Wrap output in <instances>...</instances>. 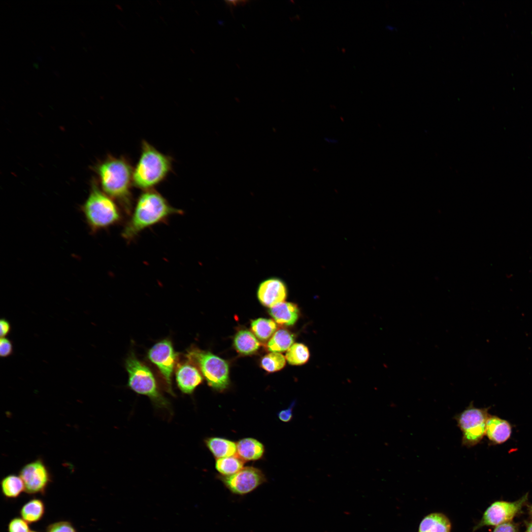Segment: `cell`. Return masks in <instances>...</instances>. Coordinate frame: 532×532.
<instances>
[{
  "instance_id": "obj_1",
  "label": "cell",
  "mask_w": 532,
  "mask_h": 532,
  "mask_svg": "<svg viewBox=\"0 0 532 532\" xmlns=\"http://www.w3.org/2000/svg\"><path fill=\"white\" fill-rule=\"evenodd\" d=\"M182 213V210L173 207L156 190L144 191L138 198L124 227L122 237L130 242L146 229L165 222L173 215Z\"/></svg>"
},
{
  "instance_id": "obj_2",
  "label": "cell",
  "mask_w": 532,
  "mask_h": 532,
  "mask_svg": "<svg viewBox=\"0 0 532 532\" xmlns=\"http://www.w3.org/2000/svg\"><path fill=\"white\" fill-rule=\"evenodd\" d=\"M102 191L116 200L127 214L133 209V169L126 158L109 156L96 166Z\"/></svg>"
},
{
  "instance_id": "obj_3",
  "label": "cell",
  "mask_w": 532,
  "mask_h": 532,
  "mask_svg": "<svg viewBox=\"0 0 532 532\" xmlns=\"http://www.w3.org/2000/svg\"><path fill=\"white\" fill-rule=\"evenodd\" d=\"M172 161L169 156L160 152L146 141H142L140 155L133 169V185L143 191L153 189L169 173Z\"/></svg>"
},
{
  "instance_id": "obj_4",
  "label": "cell",
  "mask_w": 532,
  "mask_h": 532,
  "mask_svg": "<svg viewBox=\"0 0 532 532\" xmlns=\"http://www.w3.org/2000/svg\"><path fill=\"white\" fill-rule=\"evenodd\" d=\"M81 209L93 233L120 223L123 218L115 201L100 189L95 182Z\"/></svg>"
},
{
  "instance_id": "obj_5",
  "label": "cell",
  "mask_w": 532,
  "mask_h": 532,
  "mask_svg": "<svg viewBox=\"0 0 532 532\" xmlns=\"http://www.w3.org/2000/svg\"><path fill=\"white\" fill-rule=\"evenodd\" d=\"M128 387L135 393L148 397L158 408L169 409V401L161 393L151 370L132 352L126 358Z\"/></svg>"
},
{
  "instance_id": "obj_6",
  "label": "cell",
  "mask_w": 532,
  "mask_h": 532,
  "mask_svg": "<svg viewBox=\"0 0 532 532\" xmlns=\"http://www.w3.org/2000/svg\"><path fill=\"white\" fill-rule=\"evenodd\" d=\"M186 357L200 369L208 385L223 391L229 385V369L227 362L209 351L194 348L188 351Z\"/></svg>"
},
{
  "instance_id": "obj_7",
  "label": "cell",
  "mask_w": 532,
  "mask_h": 532,
  "mask_svg": "<svg viewBox=\"0 0 532 532\" xmlns=\"http://www.w3.org/2000/svg\"><path fill=\"white\" fill-rule=\"evenodd\" d=\"M489 408H478L471 402L454 419L462 433V445L467 448L479 443L485 435Z\"/></svg>"
},
{
  "instance_id": "obj_8",
  "label": "cell",
  "mask_w": 532,
  "mask_h": 532,
  "mask_svg": "<svg viewBox=\"0 0 532 532\" xmlns=\"http://www.w3.org/2000/svg\"><path fill=\"white\" fill-rule=\"evenodd\" d=\"M147 356L161 373L167 392L173 395L172 376L177 354L171 340L165 338L157 342L148 350Z\"/></svg>"
},
{
  "instance_id": "obj_9",
  "label": "cell",
  "mask_w": 532,
  "mask_h": 532,
  "mask_svg": "<svg viewBox=\"0 0 532 532\" xmlns=\"http://www.w3.org/2000/svg\"><path fill=\"white\" fill-rule=\"evenodd\" d=\"M219 478L232 493L239 496L253 492L266 480L261 470L251 466L242 468L231 475H221Z\"/></svg>"
},
{
  "instance_id": "obj_10",
  "label": "cell",
  "mask_w": 532,
  "mask_h": 532,
  "mask_svg": "<svg viewBox=\"0 0 532 532\" xmlns=\"http://www.w3.org/2000/svg\"><path fill=\"white\" fill-rule=\"evenodd\" d=\"M527 493L518 500L513 502L496 501L486 510L479 527L498 526L508 522L520 512L528 500Z\"/></svg>"
},
{
  "instance_id": "obj_11",
  "label": "cell",
  "mask_w": 532,
  "mask_h": 532,
  "mask_svg": "<svg viewBox=\"0 0 532 532\" xmlns=\"http://www.w3.org/2000/svg\"><path fill=\"white\" fill-rule=\"evenodd\" d=\"M19 476L24 484L25 491L30 494L44 492L51 481L47 466L40 459L24 465L20 470Z\"/></svg>"
},
{
  "instance_id": "obj_12",
  "label": "cell",
  "mask_w": 532,
  "mask_h": 532,
  "mask_svg": "<svg viewBox=\"0 0 532 532\" xmlns=\"http://www.w3.org/2000/svg\"><path fill=\"white\" fill-rule=\"evenodd\" d=\"M257 295L262 304L271 308L284 301L287 296V289L283 280L277 277H270L260 284Z\"/></svg>"
},
{
  "instance_id": "obj_13",
  "label": "cell",
  "mask_w": 532,
  "mask_h": 532,
  "mask_svg": "<svg viewBox=\"0 0 532 532\" xmlns=\"http://www.w3.org/2000/svg\"><path fill=\"white\" fill-rule=\"evenodd\" d=\"M175 380L182 393L191 394L202 382V377L197 367L191 363H184L176 367Z\"/></svg>"
},
{
  "instance_id": "obj_14",
  "label": "cell",
  "mask_w": 532,
  "mask_h": 532,
  "mask_svg": "<svg viewBox=\"0 0 532 532\" xmlns=\"http://www.w3.org/2000/svg\"><path fill=\"white\" fill-rule=\"evenodd\" d=\"M512 427L506 420L497 416L489 415L486 423L485 435L494 444H500L510 437Z\"/></svg>"
},
{
  "instance_id": "obj_15",
  "label": "cell",
  "mask_w": 532,
  "mask_h": 532,
  "mask_svg": "<svg viewBox=\"0 0 532 532\" xmlns=\"http://www.w3.org/2000/svg\"><path fill=\"white\" fill-rule=\"evenodd\" d=\"M269 313L277 323L291 326L299 318V309L296 304L284 301L270 308Z\"/></svg>"
},
{
  "instance_id": "obj_16",
  "label": "cell",
  "mask_w": 532,
  "mask_h": 532,
  "mask_svg": "<svg viewBox=\"0 0 532 532\" xmlns=\"http://www.w3.org/2000/svg\"><path fill=\"white\" fill-rule=\"evenodd\" d=\"M263 444L256 439L245 438L236 443V453L243 461H255L260 459L264 455Z\"/></svg>"
},
{
  "instance_id": "obj_17",
  "label": "cell",
  "mask_w": 532,
  "mask_h": 532,
  "mask_svg": "<svg viewBox=\"0 0 532 532\" xmlns=\"http://www.w3.org/2000/svg\"><path fill=\"white\" fill-rule=\"evenodd\" d=\"M205 444L216 458L232 456L236 452V443L230 440L218 437L205 439Z\"/></svg>"
},
{
  "instance_id": "obj_18",
  "label": "cell",
  "mask_w": 532,
  "mask_h": 532,
  "mask_svg": "<svg viewBox=\"0 0 532 532\" xmlns=\"http://www.w3.org/2000/svg\"><path fill=\"white\" fill-rule=\"evenodd\" d=\"M233 345L242 355H248L256 352L260 344L253 333L246 330L239 331L233 339Z\"/></svg>"
},
{
  "instance_id": "obj_19",
  "label": "cell",
  "mask_w": 532,
  "mask_h": 532,
  "mask_svg": "<svg viewBox=\"0 0 532 532\" xmlns=\"http://www.w3.org/2000/svg\"><path fill=\"white\" fill-rule=\"evenodd\" d=\"M451 524L448 519L441 513H432L421 521L419 532H450Z\"/></svg>"
},
{
  "instance_id": "obj_20",
  "label": "cell",
  "mask_w": 532,
  "mask_h": 532,
  "mask_svg": "<svg viewBox=\"0 0 532 532\" xmlns=\"http://www.w3.org/2000/svg\"><path fill=\"white\" fill-rule=\"evenodd\" d=\"M294 335L287 330L280 329L275 332L268 341L267 347L272 352H281L288 350L293 345Z\"/></svg>"
},
{
  "instance_id": "obj_21",
  "label": "cell",
  "mask_w": 532,
  "mask_h": 532,
  "mask_svg": "<svg viewBox=\"0 0 532 532\" xmlns=\"http://www.w3.org/2000/svg\"><path fill=\"white\" fill-rule=\"evenodd\" d=\"M45 511L44 504L39 499L30 500L22 507L20 514L25 521L28 523L36 522L42 517Z\"/></svg>"
},
{
  "instance_id": "obj_22",
  "label": "cell",
  "mask_w": 532,
  "mask_h": 532,
  "mask_svg": "<svg viewBox=\"0 0 532 532\" xmlns=\"http://www.w3.org/2000/svg\"><path fill=\"white\" fill-rule=\"evenodd\" d=\"M1 489L3 495L8 498H16L25 490L24 484L20 476L10 474L1 481Z\"/></svg>"
},
{
  "instance_id": "obj_23",
  "label": "cell",
  "mask_w": 532,
  "mask_h": 532,
  "mask_svg": "<svg viewBox=\"0 0 532 532\" xmlns=\"http://www.w3.org/2000/svg\"><path fill=\"white\" fill-rule=\"evenodd\" d=\"M251 328L259 339L266 340L275 333L277 326L272 320L260 318L252 321Z\"/></svg>"
},
{
  "instance_id": "obj_24",
  "label": "cell",
  "mask_w": 532,
  "mask_h": 532,
  "mask_svg": "<svg viewBox=\"0 0 532 532\" xmlns=\"http://www.w3.org/2000/svg\"><path fill=\"white\" fill-rule=\"evenodd\" d=\"M243 461L239 457L230 456L217 459L215 464L216 470L223 476L234 474L243 466Z\"/></svg>"
},
{
  "instance_id": "obj_25",
  "label": "cell",
  "mask_w": 532,
  "mask_h": 532,
  "mask_svg": "<svg viewBox=\"0 0 532 532\" xmlns=\"http://www.w3.org/2000/svg\"><path fill=\"white\" fill-rule=\"evenodd\" d=\"M310 356L309 350L302 343L293 344L286 354V359L292 365H301L306 363Z\"/></svg>"
},
{
  "instance_id": "obj_26",
  "label": "cell",
  "mask_w": 532,
  "mask_h": 532,
  "mask_svg": "<svg viewBox=\"0 0 532 532\" xmlns=\"http://www.w3.org/2000/svg\"><path fill=\"white\" fill-rule=\"evenodd\" d=\"M286 364L285 357L279 353L271 352L264 356L261 361L262 367L269 372L282 369Z\"/></svg>"
},
{
  "instance_id": "obj_27",
  "label": "cell",
  "mask_w": 532,
  "mask_h": 532,
  "mask_svg": "<svg viewBox=\"0 0 532 532\" xmlns=\"http://www.w3.org/2000/svg\"><path fill=\"white\" fill-rule=\"evenodd\" d=\"M8 532H30L26 521L20 518H15L11 520L8 526Z\"/></svg>"
},
{
  "instance_id": "obj_28",
  "label": "cell",
  "mask_w": 532,
  "mask_h": 532,
  "mask_svg": "<svg viewBox=\"0 0 532 532\" xmlns=\"http://www.w3.org/2000/svg\"><path fill=\"white\" fill-rule=\"evenodd\" d=\"M46 532H76V531L69 522L61 521L50 525Z\"/></svg>"
},
{
  "instance_id": "obj_29",
  "label": "cell",
  "mask_w": 532,
  "mask_h": 532,
  "mask_svg": "<svg viewBox=\"0 0 532 532\" xmlns=\"http://www.w3.org/2000/svg\"><path fill=\"white\" fill-rule=\"evenodd\" d=\"M13 346L11 342L5 337H1L0 340V355L6 357L12 354Z\"/></svg>"
},
{
  "instance_id": "obj_30",
  "label": "cell",
  "mask_w": 532,
  "mask_h": 532,
  "mask_svg": "<svg viewBox=\"0 0 532 532\" xmlns=\"http://www.w3.org/2000/svg\"><path fill=\"white\" fill-rule=\"evenodd\" d=\"M294 406V403L287 409L279 411L277 416L278 418L282 422H289L293 418V409Z\"/></svg>"
},
{
  "instance_id": "obj_31",
  "label": "cell",
  "mask_w": 532,
  "mask_h": 532,
  "mask_svg": "<svg viewBox=\"0 0 532 532\" xmlns=\"http://www.w3.org/2000/svg\"><path fill=\"white\" fill-rule=\"evenodd\" d=\"M493 532H517L515 525L506 522L497 526Z\"/></svg>"
},
{
  "instance_id": "obj_32",
  "label": "cell",
  "mask_w": 532,
  "mask_h": 532,
  "mask_svg": "<svg viewBox=\"0 0 532 532\" xmlns=\"http://www.w3.org/2000/svg\"><path fill=\"white\" fill-rule=\"evenodd\" d=\"M0 334L1 337H5L9 333L11 327L9 323L5 319H1L0 322Z\"/></svg>"
},
{
  "instance_id": "obj_33",
  "label": "cell",
  "mask_w": 532,
  "mask_h": 532,
  "mask_svg": "<svg viewBox=\"0 0 532 532\" xmlns=\"http://www.w3.org/2000/svg\"><path fill=\"white\" fill-rule=\"evenodd\" d=\"M245 2H246V1H243V0H240H240L226 1V2H227V4L228 5H229L230 6H231V7L236 6L237 5H240L241 4H244Z\"/></svg>"
},
{
  "instance_id": "obj_34",
  "label": "cell",
  "mask_w": 532,
  "mask_h": 532,
  "mask_svg": "<svg viewBox=\"0 0 532 532\" xmlns=\"http://www.w3.org/2000/svg\"><path fill=\"white\" fill-rule=\"evenodd\" d=\"M525 532H532V522L528 525Z\"/></svg>"
},
{
  "instance_id": "obj_35",
  "label": "cell",
  "mask_w": 532,
  "mask_h": 532,
  "mask_svg": "<svg viewBox=\"0 0 532 532\" xmlns=\"http://www.w3.org/2000/svg\"><path fill=\"white\" fill-rule=\"evenodd\" d=\"M326 140H327V141L328 142H330V143H334L336 142H337V141L335 139H330L329 138H326Z\"/></svg>"
},
{
  "instance_id": "obj_36",
  "label": "cell",
  "mask_w": 532,
  "mask_h": 532,
  "mask_svg": "<svg viewBox=\"0 0 532 532\" xmlns=\"http://www.w3.org/2000/svg\"><path fill=\"white\" fill-rule=\"evenodd\" d=\"M531 512L532 513V507H531Z\"/></svg>"
},
{
  "instance_id": "obj_37",
  "label": "cell",
  "mask_w": 532,
  "mask_h": 532,
  "mask_svg": "<svg viewBox=\"0 0 532 532\" xmlns=\"http://www.w3.org/2000/svg\"><path fill=\"white\" fill-rule=\"evenodd\" d=\"M33 532V531H32V532Z\"/></svg>"
}]
</instances>
